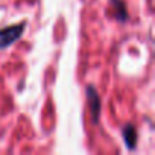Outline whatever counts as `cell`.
I'll return each instance as SVG.
<instances>
[{
	"label": "cell",
	"instance_id": "cell-3",
	"mask_svg": "<svg viewBox=\"0 0 155 155\" xmlns=\"http://www.w3.org/2000/svg\"><path fill=\"white\" fill-rule=\"evenodd\" d=\"M122 135H123V140L128 146V149H135V144H137V131L134 128V125L128 123L122 128Z\"/></svg>",
	"mask_w": 155,
	"mask_h": 155
},
{
	"label": "cell",
	"instance_id": "cell-1",
	"mask_svg": "<svg viewBox=\"0 0 155 155\" xmlns=\"http://www.w3.org/2000/svg\"><path fill=\"white\" fill-rule=\"evenodd\" d=\"M25 29H26V23L25 21L0 29V49H6V47L12 46L14 43H17L21 38Z\"/></svg>",
	"mask_w": 155,
	"mask_h": 155
},
{
	"label": "cell",
	"instance_id": "cell-2",
	"mask_svg": "<svg viewBox=\"0 0 155 155\" xmlns=\"http://www.w3.org/2000/svg\"><path fill=\"white\" fill-rule=\"evenodd\" d=\"M87 99H88V105H90V113H91V119L93 123H99L101 119V97L96 91V88L93 85L87 87Z\"/></svg>",
	"mask_w": 155,
	"mask_h": 155
},
{
	"label": "cell",
	"instance_id": "cell-4",
	"mask_svg": "<svg viewBox=\"0 0 155 155\" xmlns=\"http://www.w3.org/2000/svg\"><path fill=\"white\" fill-rule=\"evenodd\" d=\"M111 5L114 8V12H116V18L119 21H126L129 14L126 11V3L123 0H111Z\"/></svg>",
	"mask_w": 155,
	"mask_h": 155
}]
</instances>
